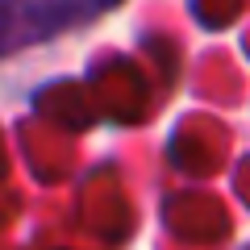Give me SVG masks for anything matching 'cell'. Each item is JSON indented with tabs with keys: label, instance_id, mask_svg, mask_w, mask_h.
I'll return each mask as SVG.
<instances>
[{
	"label": "cell",
	"instance_id": "1",
	"mask_svg": "<svg viewBox=\"0 0 250 250\" xmlns=\"http://www.w3.org/2000/svg\"><path fill=\"white\" fill-rule=\"evenodd\" d=\"M117 0H0V46L38 42L46 34L88 21Z\"/></svg>",
	"mask_w": 250,
	"mask_h": 250
}]
</instances>
